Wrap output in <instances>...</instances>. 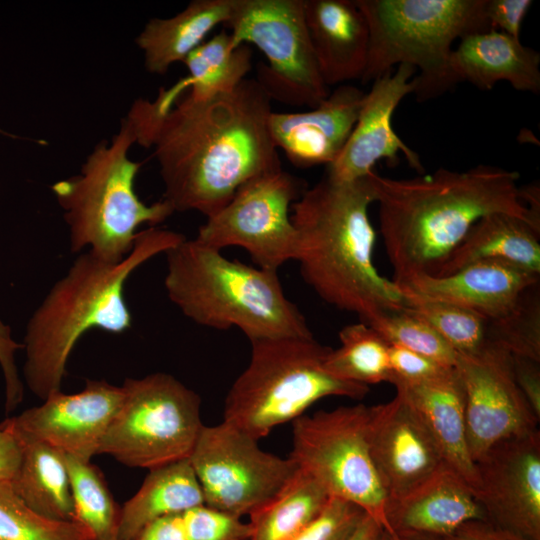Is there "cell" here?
I'll return each mask as SVG.
<instances>
[{"instance_id": "obj_1", "label": "cell", "mask_w": 540, "mask_h": 540, "mask_svg": "<svg viewBox=\"0 0 540 540\" xmlns=\"http://www.w3.org/2000/svg\"><path fill=\"white\" fill-rule=\"evenodd\" d=\"M271 98L254 79L207 100L170 107L135 100L124 119L136 144L151 148L174 212L215 215L251 178L281 169L269 130Z\"/></svg>"}, {"instance_id": "obj_2", "label": "cell", "mask_w": 540, "mask_h": 540, "mask_svg": "<svg viewBox=\"0 0 540 540\" xmlns=\"http://www.w3.org/2000/svg\"><path fill=\"white\" fill-rule=\"evenodd\" d=\"M520 174L479 164L466 171L394 179L373 173L379 226L393 281L433 276L472 226L484 216L504 213L540 231V216L523 199Z\"/></svg>"}, {"instance_id": "obj_3", "label": "cell", "mask_w": 540, "mask_h": 540, "mask_svg": "<svg viewBox=\"0 0 540 540\" xmlns=\"http://www.w3.org/2000/svg\"><path fill=\"white\" fill-rule=\"evenodd\" d=\"M373 173L353 181L325 175L291 206L302 278L323 301L366 324L405 306L401 288L373 263Z\"/></svg>"}, {"instance_id": "obj_4", "label": "cell", "mask_w": 540, "mask_h": 540, "mask_svg": "<svg viewBox=\"0 0 540 540\" xmlns=\"http://www.w3.org/2000/svg\"><path fill=\"white\" fill-rule=\"evenodd\" d=\"M185 239L162 228L139 231L131 252L118 263L80 253L29 318L23 339V377L44 400L61 390L66 365L80 337L91 329L121 334L132 326L125 300L130 275Z\"/></svg>"}, {"instance_id": "obj_5", "label": "cell", "mask_w": 540, "mask_h": 540, "mask_svg": "<svg viewBox=\"0 0 540 540\" xmlns=\"http://www.w3.org/2000/svg\"><path fill=\"white\" fill-rule=\"evenodd\" d=\"M165 254L167 295L196 324L236 327L250 342L313 337L300 309L286 297L278 272L230 260L195 238Z\"/></svg>"}, {"instance_id": "obj_6", "label": "cell", "mask_w": 540, "mask_h": 540, "mask_svg": "<svg viewBox=\"0 0 540 540\" xmlns=\"http://www.w3.org/2000/svg\"><path fill=\"white\" fill-rule=\"evenodd\" d=\"M133 144L134 133L123 118L112 139L93 148L79 174L52 185L69 228L71 252L88 247L95 257L118 263L133 249L140 226L153 227L174 213L165 200L148 205L136 194L141 163L128 156Z\"/></svg>"}, {"instance_id": "obj_7", "label": "cell", "mask_w": 540, "mask_h": 540, "mask_svg": "<svg viewBox=\"0 0 540 540\" xmlns=\"http://www.w3.org/2000/svg\"><path fill=\"white\" fill-rule=\"evenodd\" d=\"M369 27V50L362 83L394 66L416 69L413 94L435 98L454 86L449 71L453 43L490 30L485 0H355Z\"/></svg>"}, {"instance_id": "obj_8", "label": "cell", "mask_w": 540, "mask_h": 540, "mask_svg": "<svg viewBox=\"0 0 540 540\" xmlns=\"http://www.w3.org/2000/svg\"><path fill=\"white\" fill-rule=\"evenodd\" d=\"M250 343V361L228 391L223 420L257 440L325 397L362 399L369 392L367 385L329 374L323 360L330 348L314 337Z\"/></svg>"}, {"instance_id": "obj_9", "label": "cell", "mask_w": 540, "mask_h": 540, "mask_svg": "<svg viewBox=\"0 0 540 540\" xmlns=\"http://www.w3.org/2000/svg\"><path fill=\"white\" fill-rule=\"evenodd\" d=\"M121 387L123 400L98 455L149 470L188 459L203 426L198 394L163 372L126 378Z\"/></svg>"}, {"instance_id": "obj_10", "label": "cell", "mask_w": 540, "mask_h": 540, "mask_svg": "<svg viewBox=\"0 0 540 540\" xmlns=\"http://www.w3.org/2000/svg\"><path fill=\"white\" fill-rule=\"evenodd\" d=\"M372 406L356 404L292 422L289 459L330 497L359 506L383 530L387 497L370 453Z\"/></svg>"}, {"instance_id": "obj_11", "label": "cell", "mask_w": 540, "mask_h": 540, "mask_svg": "<svg viewBox=\"0 0 540 540\" xmlns=\"http://www.w3.org/2000/svg\"><path fill=\"white\" fill-rule=\"evenodd\" d=\"M230 40L256 46L265 56L256 79L271 100L316 107L330 93L312 48L304 0H232Z\"/></svg>"}, {"instance_id": "obj_12", "label": "cell", "mask_w": 540, "mask_h": 540, "mask_svg": "<svg viewBox=\"0 0 540 540\" xmlns=\"http://www.w3.org/2000/svg\"><path fill=\"white\" fill-rule=\"evenodd\" d=\"M305 189L301 179L282 168L255 176L207 218L195 239L219 251L242 247L259 268L278 272L296 257L297 234L290 210Z\"/></svg>"}, {"instance_id": "obj_13", "label": "cell", "mask_w": 540, "mask_h": 540, "mask_svg": "<svg viewBox=\"0 0 540 540\" xmlns=\"http://www.w3.org/2000/svg\"><path fill=\"white\" fill-rule=\"evenodd\" d=\"M188 461L204 504L240 518L272 498L297 470L289 458L262 450L256 438L224 420L202 426Z\"/></svg>"}, {"instance_id": "obj_14", "label": "cell", "mask_w": 540, "mask_h": 540, "mask_svg": "<svg viewBox=\"0 0 540 540\" xmlns=\"http://www.w3.org/2000/svg\"><path fill=\"white\" fill-rule=\"evenodd\" d=\"M455 369L465 392L468 450L473 462L493 445L538 429L536 416L516 384L513 355L489 342L473 354H457Z\"/></svg>"}, {"instance_id": "obj_15", "label": "cell", "mask_w": 540, "mask_h": 540, "mask_svg": "<svg viewBox=\"0 0 540 540\" xmlns=\"http://www.w3.org/2000/svg\"><path fill=\"white\" fill-rule=\"evenodd\" d=\"M123 400V389L105 380H87L74 394L58 390L43 403L0 423L19 442L47 444L64 455L91 461Z\"/></svg>"}, {"instance_id": "obj_16", "label": "cell", "mask_w": 540, "mask_h": 540, "mask_svg": "<svg viewBox=\"0 0 540 540\" xmlns=\"http://www.w3.org/2000/svg\"><path fill=\"white\" fill-rule=\"evenodd\" d=\"M474 464L486 519L540 540V431L505 439Z\"/></svg>"}, {"instance_id": "obj_17", "label": "cell", "mask_w": 540, "mask_h": 540, "mask_svg": "<svg viewBox=\"0 0 540 540\" xmlns=\"http://www.w3.org/2000/svg\"><path fill=\"white\" fill-rule=\"evenodd\" d=\"M416 69L400 64L373 81L366 92L357 121L339 157L326 166V174L337 181H353L372 173L381 160L394 165L401 154L408 165L422 174L423 164L392 127L400 102L413 94Z\"/></svg>"}, {"instance_id": "obj_18", "label": "cell", "mask_w": 540, "mask_h": 540, "mask_svg": "<svg viewBox=\"0 0 540 540\" xmlns=\"http://www.w3.org/2000/svg\"><path fill=\"white\" fill-rule=\"evenodd\" d=\"M369 445L387 501L402 497L445 464L422 417L397 392L372 406Z\"/></svg>"}, {"instance_id": "obj_19", "label": "cell", "mask_w": 540, "mask_h": 540, "mask_svg": "<svg viewBox=\"0 0 540 540\" xmlns=\"http://www.w3.org/2000/svg\"><path fill=\"white\" fill-rule=\"evenodd\" d=\"M365 94L354 85L341 84L309 111H273L269 130L276 148L296 167L332 164L351 135Z\"/></svg>"}, {"instance_id": "obj_20", "label": "cell", "mask_w": 540, "mask_h": 540, "mask_svg": "<svg viewBox=\"0 0 540 540\" xmlns=\"http://www.w3.org/2000/svg\"><path fill=\"white\" fill-rule=\"evenodd\" d=\"M539 274L501 260H481L453 274L416 275L397 285L416 296L451 303L494 321L508 315Z\"/></svg>"}, {"instance_id": "obj_21", "label": "cell", "mask_w": 540, "mask_h": 540, "mask_svg": "<svg viewBox=\"0 0 540 540\" xmlns=\"http://www.w3.org/2000/svg\"><path fill=\"white\" fill-rule=\"evenodd\" d=\"M385 518L387 533L440 539L486 516L468 482L443 464L402 497L387 501Z\"/></svg>"}, {"instance_id": "obj_22", "label": "cell", "mask_w": 540, "mask_h": 540, "mask_svg": "<svg viewBox=\"0 0 540 540\" xmlns=\"http://www.w3.org/2000/svg\"><path fill=\"white\" fill-rule=\"evenodd\" d=\"M308 34L325 84L360 79L369 50V27L355 0H304Z\"/></svg>"}, {"instance_id": "obj_23", "label": "cell", "mask_w": 540, "mask_h": 540, "mask_svg": "<svg viewBox=\"0 0 540 540\" xmlns=\"http://www.w3.org/2000/svg\"><path fill=\"white\" fill-rule=\"evenodd\" d=\"M453 84L469 82L482 90L505 81L515 90L540 92V54L497 30L462 37L449 59Z\"/></svg>"}, {"instance_id": "obj_24", "label": "cell", "mask_w": 540, "mask_h": 540, "mask_svg": "<svg viewBox=\"0 0 540 540\" xmlns=\"http://www.w3.org/2000/svg\"><path fill=\"white\" fill-rule=\"evenodd\" d=\"M393 385L422 417L445 464L459 473L474 492L476 474L466 438L465 392L455 367L430 380Z\"/></svg>"}, {"instance_id": "obj_25", "label": "cell", "mask_w": 540, "mask_h": 540, "mask_svg": "<svg viewBox=\"0 0 540 540\" xmlns=\"http://www.w3.org/2000/svg\"><path fill=\"white\" fill-rule=\"evenodd\" d=\"M232 0H193L169 18L150 19L135 39L144 65L152 74H165L206 41L210 32L226 24Z\"/></svg>"}, {"instance_id": "obj_26", "label": "cell", "mask_w": 540, "mask_h": 540, "mask_svg": "<svg viewBox=\"0 0 540 540\" xmlns=\"http://www.w3.org/2000/svg\"><path fill=\"white\" fill-rule=\"evenodd\" d=\"M540 231L518 217L481 218L433 275L443 277L481 260H501L540 275Z\"/></svg>"}, {"instance_id": "obj_27", "label": "cell", "mask_w": 540, "mask_h": 540, "mask_svg": "<svg viewBox=\"0 0 540 540\" xmlns=\"http://www.w3.org/2000/svg\"><path fill=\"white\" fill-rule=\"evenodd\" d=\"M201 504L203 493L188 459L150 469L120 509L117 540H133L149 523Z\"/></svg>"}, {"instance_id": "obj_28", "label": "cell", "mask_w": 540, "mask_h": 540, "mask_svg": "<svg viewBox=\"0 0 540 540\" xmlns=\"http://www.w3.org/2000/svg\"><path fill=\"white\" fill-rule=\"evenodd\" d=\"M252 49L242 44L233 49L229 32L222 30L203 42L183 61L188 74L169 89L161 88L156 97L171 106L181 92L192 100H207L235 90L252 67Z\"/></svg>"}, {"instance_id": "obj_29", "label": "cell", "mask_w": 540, "mask_h": 540, "mask_svg": "<svg viewBox=\"0 0 540 540\" xmlns=\"http://www.w3.org/2000/svg\"><path fill=\"white\" fill-rule=\"evenodd\" d=\"M21 457L9 485L36 513L57 521H76L65 456L40 442H20Z\"/></svg>"}, {"instance_id": "obj_30", "label": "cell", "mask_w": 540, "mask_h": 540, "mask_svg": "<svg viewBox=\"0 0 540 540\" xmlns=\"http://www.w3.org/2000/svg\"><path fill=\"white\" fill-rule=\"evenodd\" d=\"M329 498L317 481L297 468L272 498L249 515V540H294Z\"/></svg>"}, {"instance_id": "obj_31", "label": "cell", "mask_w": 540, "mask_h": 540, "mask_svg": "<svg viewBox=\"0 0 540 540\" xmlns=\"http://www.w3.org/2000/svg\"><path fill=\"white\" fill-rule=\"evenodd\" d=\"M340 346L328 351L323 368L341 380L369 386L389 382V344L370 325L359 322L339 332Z\"/></svg>"}, {"instance_id": "obj_32", "label": "cell", "mask_w": 540, "mask_h": 540, "mask_svg": "<svg viewBox=\"0 0 540 540\" xmlns=\"http://www.w3.org/2000/svg\"><path fill=\"white\" fill-rule=\"evenodd\" d=\"M64 456L75 520L90 532L93 540H117L120 509L101 471L91 461Z\"/></svg>"}, {"instance_id": "obj_33", "label": "cell", "mask_w": 540, "mask_h": 540, "mask_svg": "<svg viewBox=\"0 0 540 540\" xmlns=\"http://www.w3.org/2000/svg\"><path fill=\"white\" fill-rule=\"evenodd\" d=\"M404 309L429 324L457 354H473L489 343L488 320L463 307L404 292Z\"/></svg>"}, {"instance_id": "obj_34", "label": "cell", "mask_w": 540, "mask_h": 540, "mask_svg": "<svg viewBox=\"0 0 540 540\" xmlns=\"http://www.w3.org/2000/svg\"><path fill=\"white\" fill-rule=\"evenodd\" d=\"M0 540H93L78 521H57L29 508L9 484H0Z\"/></svg>"}, {"instance_id": "obj_35", "label": "cell", "mask_w": 540, "mask_h": 540, "mask_svg": "<svg viewBox=\"0 0 540 540\" xmlns=\"http://www.w3.org/2000/svg\"><path fill=\"white\" fill-rule=\"evenodd\" d=\"M368 325L389 345H397L454 367L457 353L429 324L403 309L386 311Z\"/></svg>"}, {"instance_id": "obj_36", "label": "cell", "mask_w": 540, "mask_h": 540, "mask_svg": "<svg viewBox=\"0 0 540 540\" xmlns=\"http://www.w3.org/2000/svg\"><path fill=\"white\" fill-rule=\"evenodd\" d=\"M536 288L538 284L528 289L508 315L488 320V338L512 355L540 362V301Z\"/></svg>"}, {"instance_id": "obj_37", "label": "cell", "mask_w": 540, "mask_h": 540, "mask_svg": "<svg viewBox=\"0 0 540 540\" xmlns=\"http://www.w3.org/2000/svg\"><path fill=\"white\" fill-rule=\"evenodd\" d=\"M186 540H249L251 528L240 517L206 504L192 507L181 515Z\"/></svg>"}, {"instance_id": "obj_38", "label": "cell", "mask_w": 540, "mask_h": 540, "mask_svg": "<svg viewBox=\"0 0 540 540\" xmlns=\"http://www.w3.org/2000/svg\"><path fill=\"white\" fill-rule=\"evenodd\" d=\"M366 516L359 506L330 497L316 519L294 540H350Z\"/></svg>"}, {"instance_id": "obj_39", "label": "cell", "mask_w": 540, "mask_h": 540, "mask_svg": "<svg viewBox=\"0 0 540 540\" xmlns=\"http://www.w3.org/2000/svg\"><path fill=\"white\" fill-rule=\"evenodd\" d=\"M388 356L391 384L430 380L454 368L397 345H389Z\"/></svg>"}, {"instance_id": "obj_40", "label": "cell", "mask_w": 540, "mask_h": 540, "mask_svg": "<svg viewBox=\"0 0 540 540\" xmlns=\"http://www.w3.org/2000/svg\"><path fill=\"white\" fill-rule=\"evenodd\" d=\"M23 349L12 334L11 327L0 319V368L5 386V410L13 411L23 400L24 384L16 364V353Z\"/></svg>"}, {"instance_id": "obj_41", "label": "cell", "mask_w": 540, "mask_h": 540, "mask_svg": "<svg viewBox=\"0 0 540 540\" xmlns=\"http://www.w3.org/2000/svg\"><path fill=\"white\" fill-rule=\"evenodd\" d=\"M532 3L531 0H485L484 14L489 29L520 39L522 23Z\"/></svg>"}, {"instance_id": "obj_42", "label": "cell", "mask_w": 540, "mask_h": 540, "mask_svg": "<svg viewBox=\"0 0 540 540\" xmlns=\"http://www.w3.org/2000/svg\"><path fill=\"white\" fill-rule=\"evenodd\" d=\"M513 373L520 391L540 418V362L513 355Z\"/></svg>"}, {"instance_id": "obj_43", "label": "cell", "mask_w": 540, "mask_h": 540, "mask_svg": "<svg viewBox=\"0 0 540 540\" xmlns=\"http://www.w3.org/2000/svg\"><path fill=\"white\" fill-rule=\"evenodd\" d=\"M433 540H529L507 528L487 519L470 520L462 524L453 533Z\"/></svg>"}, {"instance_id": "obj_44", "label": "cell", "mask_w": 540, "mask_h": 540, "mask_svg": "<svg viewBox=\"0 0 540 540\" xmlns=\"http://www.w3.org/2000/svg\"><path fill=\"white\" fill-rule=\"evenodd\" d=\"M21 457V444L15 435L0 425V484H9Z\"/></svg>"}, {"instance_id": "obj_45", "label": "cell", "mask_w": 540, "mask_h": 540, "mask_svg": "<svg viewBox=\"0 0 540 540\" xmlns=\"http://www.w3.org/2000/svg\"><path fill=\"white\" fill-rule=\"evenodd\" d=\"M180 515L165 516L149 523L133 540H186Z\"/></svg>"}, {"instance_id": "obj_46", "label": "cell", "mask_w": 540, "mask_h": 540, "mask_svg": "<svg viewBox=\"0 0 540 540\" xmlns=\"http://www.w3.org/2000/svg\"><path fill=\"white\" fill-rule=\"evenodd\" d=\"M382 528L370 517L366 516L350 540H371Z\"/></svg>"}, {"instance_id": "obj_47", "label": "cell", "mask_w": 540, "mask_h": 540, "mask_svg": "<svg viewBox=\"0 0 540 540\" xmlns=\"http://www.w3.org/2000/svg\"><path fill=\"white\" fill-rule=\"evenodd\" d=\"M389 540H433L432 538L412 535V534H401V533H387Z\"/></svg>"}, {"instance_id": "obj_48", "label": "cell", "mask_w": 540, "mask_h": 540, "mask_svg": "<svg viewBox=\"0 0 540 540\" xmlns=\"http://www.w3.org/2000/svg\"><path fill=\"white\" fill-rule=\"evenodd\" d=\"M371 540H389V536L387 534L386 531H384L383 529L376 535L374 536Z\"/></svg>"}, {"instance_id": "obj_49", "label": "cell", "mask_w": 540, "mask_h": 540, "mask_svg": "<svg viewBox=\"0 0 540 540\" xmlns=\"http://www.w3.org/2000/svg\"><path fill=\"white\" fill-rule=\"evenodd\" d=\"M0 133H1V134H4V135H7V136H10V137L13 136V135H11V134H9V133H6L5 131H3V130H1V129H0Z\"/></svg>"}]
</instances>
